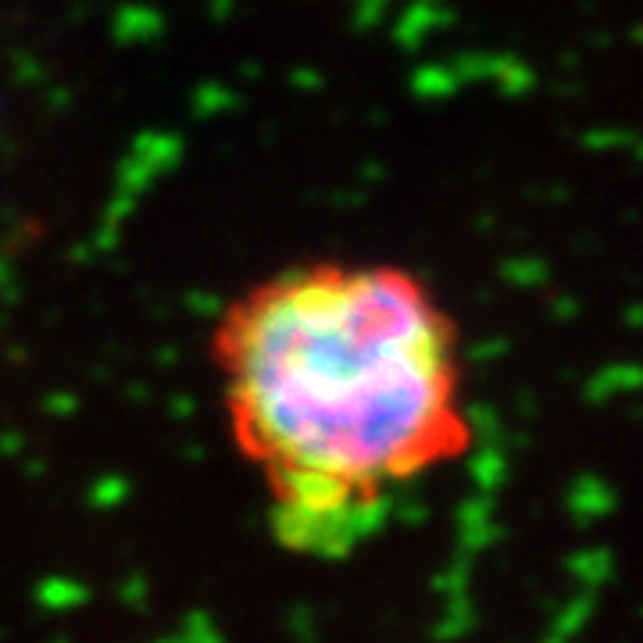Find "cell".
<instances>
[{"label": "cell", "mask_w": 643, "mask_h": 643, "mask_svg": "<svg viewBox=\"0 0 643 643\" xmlns=\"http://www.w3.org/2000/svg\"><path fill=\"white\" fill-rule=\"evenodd\" d=\"M215 365L233 440L293 555H354L469 450L454 322L404 268L268 276L226 312Z\"/></svg>", "instance_id": "obj_1"}, {"label": "cell", "mask_w": 643, "mask_h": 643, "mask_svg": "<svg viewBox=\"0 0 643 643\" xmlns=\"http://www.w3.org/2000/svg\"><path fill=\"white\" fill-rule=\"evenodd\" d=\"M0 169H4V158H0Z\"/></svg>", "instance_id": "obj_2"}]
</instances>
